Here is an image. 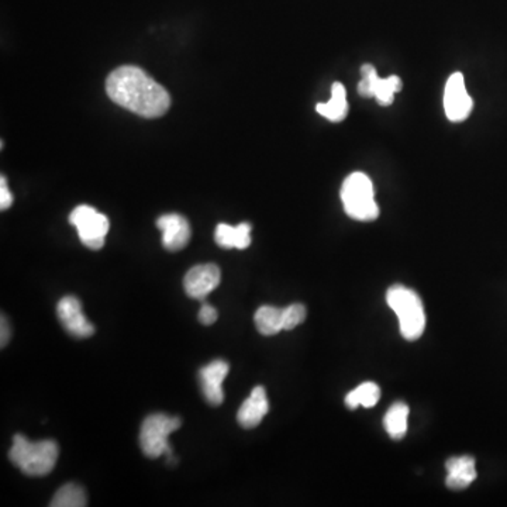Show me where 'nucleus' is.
I'll list each match as a JSON object with an SVG mask.
<instances>
[{"label":"nucleus","mask_w":507,"mask_h":507,"mask_svg":"<svg viewBox=\"0 0 507 507\" xmlns=\"http://www.w3.org/2000/svg\"><path fill=\"white\" fill-rule=\"evenodd\" d=\"M474 102L465 88L464 75L455 73L447 81L444 90V110L448 120L461 123L471 115Z\"/></svg>","instance_id":"nucleus-8"},{"label":"nucleus","mask_w":507,"mask_h":507,"mask_svg":"<svg viewBox=\"0 0 507 507\" xmlns=\"http://www.w3.org/2000/svg\"><path fill=\"white\" fill-rule=\"evenodd\" d=\"M12 203H13V196H12L11 191L7 188V181L4 176L0 178V209L2 211H7L11 208Z\"/></svg>","instance_id":"nucleus-23"},{"label":"nucleus","mask_w":507,"mask_h":507,"mask_svg":"<svg viewBox=\"0 0 507 507\" xmlns=\"http://www.w3.org/2000/svg\"><path fill=\"white\" fill-rule=\"evenodd\" d=\"M386 302L399 319L403 339L416 341L425 333V314L422 299L415 290L403 285H393L386 292Z\"/></svg>","instance_id":"nucleus-3"},{"label":"nucleus","mask_w":507,"mask_h":507,"mask_svg":"<svg viewBox=\"0 0 507 507\" xmlns=\"http://www.w3.org/2000/svg\"><path fill=\"white\" fill-rule=\"evenodd\" d=\"M306 319V307L294 304L284 309V330H294Z\"/></svg>","instance_id":"nucleus-21"},{"label":"nucleus","mask_w":507,"mask_h":507,"mask_svg":"<svg viewBox=\"0 0 507 507\" xmlns=\"http://www.w3.org/2000/svg\"><path fill=\"white\" fill-rule=\"evenodd\" d=\"M219 314L218 310L214 309L211 305L203 304L201 312H199V322L204 326H211V324L216 323Z\"/></svg>","instance_id":"nucleus-22"},{"label":"nucleus","mask_w":507,"mask_h":507,"mask_svg":"<svg viewBox=\"0 0 507 507\" xmlns=\"http://www.w3.org/2000/svg\"><path fill=\"white\" fill-rule=\"evenodd\" d=\"M317 112L333 123L343 122L348 115V102H347V90L343 83L334 82L331 86V98L329 102L319 103Z\"/></svg>","instance_id":"nucleus-16"},{"label":"nucleus","mask_w":507,"mask_h":507,"mask_svg":"<svg viewBox=\"0 0 507 507\" xmlns=\"http://www.w3.org/2000/svg\"><path fill=\"white\" fill-rule=\"evenodd\" d=\"M408 408L406 403L396 402L391 406L385 417L383 427L393 440H402L408 432Z\"/></svg>","instance_id":"nucleus-18"},{"label":"nucleus","mask_w":507,"mask_h":507,"mask_svg":"<svg viewBox=\"0 0 507 507\" xmlns=\"http://www.w3.org/2000/svg\"><path fill=\"white\" fill-rule=\"evenodd\" d=\"M70 223L75 226L85 247L98 251L105 245V238L110 228L109 219L105 214L90 206L81 204L71 213Z\"/></svg>","instance_id":"nucleus-6"},{"label":"nucleus","mask_w":507,"mask_h":507,"mask_svg":"<svg viewBox=\"0 0 507 507\" xmlns=\"http://www.w3.org/2000/svg\"><path fill=\"white\" fill-rule=\"evenodd\" d=\"M344 211L349 218L358 221H373L378 219L379 206L374 194L373 181L363 172H354L347 176L341 188Z\"/></svg>","instance_id":"nucleus-4"},{"label":"nucleus","mask_w":507,"mask_h":507,"mask_svg":"<svg viewBox=\"0 0 507 507\" xmlns=\"http://www.w3.org/2000/svg\"><path fill=\"white\" fill-rule=\"evenodd\" d=\"M402 80L399 76L381 78L376 73L375 66L371 64L361 66V82L358 83V92L364 98H375L379 105H392L396 93L402 90Z\"/></svg>","instance_id":"nucleus-7"},{"label":"nucleus","mask_w":507,"mask_h":507,"mask_svg":"<svg viewBox=\"0 0 507 507\" xmlns=\"http://www.w3.org/2000/svg\"><path fill=\"white\" fill-rule=\"evenodd\" d=\"M230 371L228 365L223 359L211 361L208 365L199 371V382H201L202 393L206 402L211 406H220L224 400L223 382Z\"/></svg>","instance_id":"nucleus-11"},{"label":"nucleus","mask_w":507,"mask_h":507,"mask_svg":"<svg viewBox=\"0 0 507 507\" xmlns=\"http://www.w3.org/2000/svg\"><path fill=\"white\" fill-rule=\"evenodd\" d=\"M9 339H11V327H9V323H7L4 316H2V339H0L2 347L7 346Z\"/></svg>","instance_id":"nucleus-24"},{"label":"nucleus","mask_w":507,"mask_h":507,"mask_svg":"<svg viewBox=\"0 0 507 507\" xmlns=\"http://www.w3.org/2000/svg\"><path fill=\"white\" fill-rule=\"evenodd\" d=\"M50 504L53 507H83L88 504V497L80 485L66 484L58 489Z\"/></svg>","instance_id":"nucleus-20"},{"label":"nucleus","mask_w":507,"mask_h":507,"mask_svg":"<svg viewBox=\"0 0 507 507\" xmlns=\"http://www.w3.org/2000/svg\"><path fill=\"white\" fill-rule=\"evenodd\" d=\"M157 228L162 231V245L171 253L184 250L191 240V226L181 214H164L157 220Z\"/></svg>","instance_id":"nucleus-12"},{"label":"nucleus","mask_w":507,"mask_h":507,"mask_svg":"<svg viewBox=\"0 0 507 507\" xmlns=\"http://www.w3.org/2000/svg\"><path fill=\"white\" fill-rule=\"evenodd\" d=\"M60 448L53 440L33 443L23 434L13 437L9 451L11 461L27 477H46L53 472Z\"/></svg>","instance_id":"nucleus-2"},{"label":"nucleus","mask_w":507,"mask_h":507,"mask_svg":"<svg viewBox=\"0 0 507 507\" xmlns=\"http://www.w3.org/2000/svg\"><path fill=\"white\" fill-rule=\"evenodd\" d=\"M445 469H447L445 485L452 491H462L477 479L475 458L471 455L450 458L445 462Z\"/></svg>","instance_id":"nucleus-14"},{"label":"nucleus","mask_w":507,"mask_h":507,"mask_svg":"<svg viewBox=\"0 0 507 507\" xmlns=\"http://www.w3.org/2000/svg\"><path fill=\"white\" fill-rule=\"evenodd\" d=\"M214 240L219 247L226 248V250H231V248L245 250L250 247L251 244V224L241 223L238 226L219 224L214 231Z\"/></svg>","instance_id":"nucleus-15"},{"label":"nucleus","mask_w":507,"mask_h":507,"mask_svg":"<svg viewBox=\"0 0 507 507\" xmlns=\"http://www.w3.org/2000/svg\"><path fill=\"white\" fill-rule=\"evenodd\" d=\"M221 282V271L216 264H202L191 268L185 275V292L192 299L203 300Z\"/></svg>","instance_id":"nucleus-10"},{"label":"nucleus","mask_w":507,"mask_h":507,"mask_svg":"<svg viewBox=\"0 0 507 507\" xmlns=\"http://www.w3.org/2000/svg\"><path fill=\"white\" fill-rule=\"evenodd\" d=\"M56 314L64 329L76 337V339H88L95 334V327L83 314L82 304L75 296H65L58 302Z\"/></svg>","instance_id":"nucleus-9"},{"label":"nucleus","mask_w":507,"mask_h":507,"mask_svg":"<svg viewBox=\"0 0 507 507\" xmlns=\"http://www.w3.org/2000/svg\"><path fill=\"white\" fill-rule=\"evenodd\" d=\"M254 322L262 336H275L284 330V309L261 306L254 317Z\"/></svg>","instance_id":"nucleus-17"},{"label":"nucleus","mask_w":507,"mask_h":507,"mask_svg":"<svg viewBox=\"0 0 507 507\" xmlns=\"http://www.w3.org/2000/svg\"><path fill=\"white\" fill-rule=\"evenodd\" d=\"M181 425V418L171 417L164 413L149 416L142 423L140 432L142 452L149 458H159L162 455H169V458H172L168 438Z\"/></svg>","instance_id":"nucleus-5"},{"label":"nucleus","mask_w":507,"mask_h":507,"mask_svg":"<svg viewBox=\"0 0 507 507\" xmlns=\"http://www.w3.org/2000/svg\"><path fill=\"white\" fill-rule=\"evenodd\" d=\"M379 398H381V388L376 383L365 382L346 396V405L351 410L358 408V406L374 408L378 403Z\"/></svg>","instance_id":"nucleus-19"},{"label":"nucleus","mask_w":507,"mask_h":507,"mask_svg":"<svg viewBox=\"0 0 507 507\" xmlns=\"http://www.w3.org/2000/svg\"><path fill=\"white\" fill-rule=\"evenodd\" d=\"M270 410V403H268L267 392L264 386H257L253 389L250 398L244 400L241 408H238L237 422L243 428H255L262 418L267 416Z\"/></svg>","instance_id":"nucleus-13"},{"label":"nucleus","mask_w":507,"mask_h":507,"mask_svg":"<svg viewBox=\"0 0 507 507\" xmlns=\"http://www.w3.org/2000/svg\"><path fill=\"white\" fill-rule=\"evenodd\" d=\"M106 92L120 107L145 119H157L168 112L169 93L139 66L125 65L110 73Z\"/></svg>","instance_id":"nucleus-1"}]
</instances>
